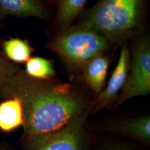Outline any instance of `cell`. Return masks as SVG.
<instances>
[{"instance_id":"6da1fadb","label":"cell","mask_w":150,"mask_h":150,"mask_svg":"<svg viewBox=\"0 0 150 150\" xmlns=\"http://www.w3.org/2000/svg\"><path fill=\"white\" fill-rule=\"evenodd\" d=\"M17 97L24 112L21 146L38 142L80 116L91 115L93 102L71 83L37 80L20 69L0 86V99Z\"/></svg>"},{"instance_id":"7a4b0ae2","label":"cell","mask_w":150,"mask_h":150,"mask_svg":"<svg viewBox=\"0 0 150 150\" xmlns=\"http://www.w3.org/2000/svg\"><path fill=\"white\" fill-rule=\"evenodd\" d=\"M144 0H99L77 25L102 35L110 44L123 42L139 29Z\"/></svg>"},{"instance_id":"3957f363","label":"cell","mask_w":150,"mask_h":150,"mask_svg":"<svg viewBox=\"0 0 150 150\" xmlns=\"http://www.w3.org/2000/svg\"><path fill=\"white\" fill-rule=\"evenodd\" d=\"M110 45L102 35L76 24L65 29L49 43L48 47L69 65L80 69L93 58L104 54Z\"/></svg>"},{"instance_id":"277c9868","label":"cell","mask_w":150,"mask_h":150,"mask_svg":"<svg viewBox=\"0 0 150 150\" xmlns=\"http://www.w3.org/2000/svg\"><path fill=\"white\" fill-rule=\"evenodd\" d=\"M150 93V43L147 38L135 43L131 53L126 83L120 93L113 108L129 99L146 96Z\"/></svg>"},{"instance_id":"5b68a950","label":"cell","mask_w":150,"mask_h":150,"mask_svg":"<svg viewBox=\"0 0 150 150\" xmlns=\"http://www.w3.org/2000/svg\"><path fill=\"white\" fill-rule=\"evenodd\" d=\"M89 115L80 116L58 132L21 150H91L95 137L86 127Z\"/></svg>"},{"instance_id":"8992f818","label":"cell","mask_w":150,"mask_h":150,"mask_svg":"<svg viewBox=\"0 0 150 150\" xmlns=\"http://www.w3.org/2000/svg\"><path fill=\"white\" fill-rule=\"evenodd\" d=\"M86 127L94 133L108 134L127 138L147 147L150 145V116L106 120L93 123L86 122Z\"/></svg>"},{"instance_id":"52a82bcc","label":"cell","mask_w":150,"mask_h":150,"mask_svg":"<svg viewBox=\"0 0 150 150\" xmlns=\"http://www.w3.org/2000/svg\"><path fill=\"white\" fill-rule=\"evenodd\" d=\"M131 55L127 45L124 43L119 60L112 71L106 88L94 99L91 115L96 114L104 108H113L128 76Z\"/></svg>"},{"instance_id":"ba28073f","label":"cell","mask_w":150,"mask_h":150,"mask_svg":"<svg viewBox=\"0 0 150 150\" xmlns=\"http://www.w3.org/2000/svg\"><path fill=\"white\" fill-rule=\"evenodd\" d=\"M110 59L104 54L97 56L81 67L84 81L96 97L104 88Z\"/></svg>"},{"instance_id":"9c48e42d","label":"cell","mask_w":150,"mask_h":150,"mask_svg":"<svg viewBox=\"0 0 150 150\" xmlns=\"http://www.w3.org/2000/svg\"><path fill=\"white\" fill-rule=\"evenodd\" d=\"M0 8L6 16L47 20L50 13L42 0H0Z\"/></svg>"},{"instance_id":"30bf717a","label":"cell","mask_w":150,"mask_h":150,"mask_svg":"<svg viewBox=\"0 0 150 150\" xmlns=\"http://www.w3.org/2000/svg\"><path fill=\"white\" fill-rule=\"evenodd\" d=\"M24 125L21 101L17 97L2 99L0 102V131L9 134Z\"/></svg>"},{"instance_id":"8fae6325","label":"cell","mask_w":150,"mask_h":150,"mask_svg":"<svg viewBox=\"0 0 150 150\" xmlns=\"http://www.w3.org/2000/svg\"><path fill=\"white\" fill-rule=\"evenodd\" d=\"M4 55L8 61L16 63H26L33 52L29 41L20 38H11L1 42Z\"/></svg>"},{"instance_id":"7c38bea8","label":"cell","mask_w":150,"mask_h":150,"mask_svg":"<svg viewBox=\"0 0 150 150\" xmlns=\"http://www.w3.org/2000/svg\"><path fill=\"white\" fill-rule=\"evenodd\" d=\"M24 72L31 78L37 80H50L55 76L52 61L42 57H31L26 62Z\"/></svg>"},{"instance_id":"4fadbf2b","label":"cell","mask_w":150,"mask_h":150,"mask_svg":"<svg viewBox=\"0 0 150 150\" xmlns=\"http://www.w3.org/2000/svg\"><path fill=\"white\" fill-rule=\"evenodd\" d=\"M87 1L88 0H59L57 18L65 29L79 16Z\"/></svg>"},{"instance_id":"5bb4252c","label":"cell","mask_w":150,"mask_h":150,"mask_svg":"<svg viewBox=\"0 0 150 150\" xmlns=\"http://www.w3.org/2000/svg\"><path fill=\"white\" fill-rule=\"evenodd\" d=\"M91 150H149L136 142L120 139L118 137H106L98 143L95 138Z\"/></svg>"},{"instance_id":"9a60e30c","label":"cell","mask_w":150,"mask_h":150,"mask_svg":"<svg viewBox=\"0 0 150 150\" xmlns=\"http://www.w3.org/2000/svg\"><path fill=\"white\" fill-rule=\"evenodd\" d=\"M20 70L18 65L8 61L0 52V86Z\"/></svg>"},{"instance_id":"2e32d148","label":"cell","mask_w":150,"mask_h":150,"mask_svg":"<svg viewBox=\"0 0 150 150\" xmlns=\"http://www.w3.org/2000/svg\"><path fill=\"white\" fill-rule=\"evenodd\" d=\"M0 150H13L8 144L0 142Z\"/></svg>"},{"instance_id":"e0dca14e","label":"cell","mask_w":150,"mask_h":150,"mask_svg":"<svg viewBox=\"0 0 150 150\" xmlns=\"http://www.w3.org/2000/svg\"><path fill=\"white\" fill-rule=\"evenodd\" d=\"M6 16V15L4 13V12L2 11V10H1V8H0V21H1V20H2V19Z\"/></svg>"},{"instance_id":"ac0fdd59","label":"cell","mask_w":150,"mask_h":150,"mask_svg":"<svg viewBox=\"0 0 150 150\" xmlns=\"http://www.w3.org/2000/svg\"><path fill=\"white\" fill-rule=\"evenodd\" d=\"M47 1H50V2H51L52 4H56L58 5V3H59V0H47Z\"/></svg>"}]
</instances>
